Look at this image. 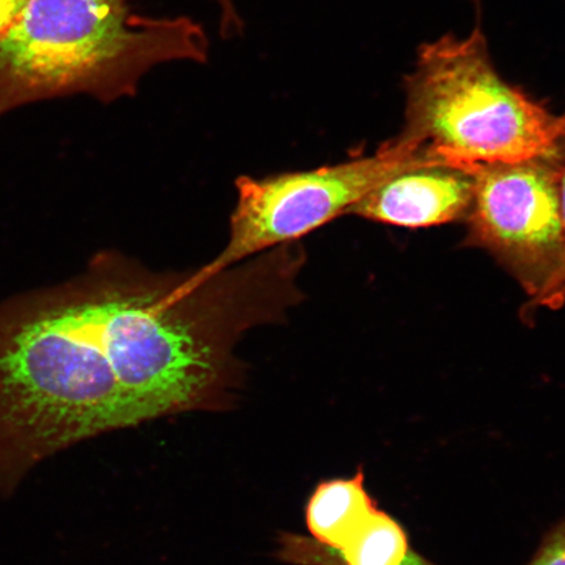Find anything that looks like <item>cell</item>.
Returning a JSON list of instances; mask_svg holds the SVG:
<instances>
[{"label": "cell", "mask_w": 565, "mask_h": 565, "mask_svg": "<svg viewBox=\"0 0 565 565\" xmlns=\"http://www.w3.org/2000/svg\"><path fill=\"white\" fill-rule=\"evenodd\" d=\"M100 253L63 285L0 303V472L162 416L227 408V312L207 288Z\"/></svg>", "instance_id": "cell-1"}, {"label": "cell", "mask_w": 565, "mask_h": 565, "mask_svg": "<svg viewBox=\"0 0 565 565\" xmlns=\"http://www.w3.org/2000/svg\"><path fill=\"white\" fill-rule=\"evenodd\" d=\"M209 52L186 17L140 15L129 0H30L0 35V117L49 98L132 97L152 68L204 63Z\"/></svg>", "instance_id": "cell-2"}, {"label": "cell", "mask_w": 565, "mask_h": 565, "mask_svg": "<svg viewBox=\"0 0 565 565\" xmlns=\"http://www.w3.org/2000/svg\"><path fill=\"white\" fill-rule=\"evenodd\" d=\"M405 116L402 134L458 171L565 158V115L501 79L479 31L423 46L407 77Z\"/></svg>", "instance_id": "cell-3"}, {"label": "cell", "mask_w": 565, "mask_h": 565, "mask_svg": "<svg viewBox=\"0 0 565 565\" xmlns=\"http://www.w3.org/2000/svg\"><path fill=\"white\" fill-rule=\"evenodd\" d=\"M430 166L441 164L429 157L418 139L401 134L371 157L265 179L238 177L228 243L210 264L188 274L186 286L194 289L258 254L299 242L348 214L393 175Z\"/></svg>", "instance_id": "cell-4"}, {"label": "cell", "mask_w": 565, "mask_h": 565, "mask_svg": "<svg viewBox=\"0 0 565 565\" xmlns=\"http://www.w3.org/2000/svg\"><path fill=\"white\" fill-rule=\"evenodd\" d=\"M565 158L477 164L468 212L472 245L489 250L520 281L532 303L561 270L564 223L561 175Z\"/></svg>", "instance_id": "cell-5"}, {"label": "cell", "mask_w": 565, "mask_h": 565, "mask_svg": "<svg viewBox=\"0 0 565 565\" xmlns=\"http://www.w3.org/2000/svg\"><path fill=\"white\" fill-rule=\"evenodd\" d=\"M472 193L469 173L441 166L414 168L381 183L348 214L399 227H429L468 215Z\"/></svg>", "instance_id": "cell-6"}, {"label": "cell", "mask_w": 565, "mask_h": 565, "mask_svg": "<svg viewBox=\"0 0 565 565\" xmlns=\"http://www.w3.org/2000/svg\"><path fill=\"white\" fill-rule=\"evenodd\" d=\"M415 553L404 526L380 507L339 548L299 534H282L277 556L296 565H408Z\"/></svg>", "instance_id": "cell-7"}, {"label": "cell", "mask_w": 565, "mask_h": 565, "mask_svg": "<svg viewBox=\"0 0 565 565\" xmlns=\"http://www.w3.org/2000/svg\"><path fill=\"white\" fill-rule=\"evenodd\" d=\"M379 507L365 489L362 468L351 478L322 480L306 505V522L312 539L330 548L342 547Z\"/></svg>", "instance_id": "cell-8"}, {"label": "cell", "mask_w": 565, "mask_h": 565, "mask_svg": "<svg viewBox=\"0 0 565 565\" xmlns=\"http://www.w3.org/2000/svg\"><path fill=\"white\" fill-rule=\"evenodd\" d=\"M527 565H565V521L543 536L540 548Z\"/></svg>", "instance_id": "cell-9"}, {"label": "cell", "mask_w": 565, "mask_h": 565, "mask_svg": "<svg viewBox=\"0 0 565 565\" xmlns=\"http://www.w3.org/2000/svg\"><path fill=\"white\" fill-rule=\"evenodd\" d=\"M561 200L564 223L563 263L559 273H557L556 275V278L554 279L553 282H551V286L547 288V291L543 294L541 298L533 303L534 307L557 309L563 307L565 303V162L561 175Z\"/></svg>", "instance_id": "cell-10"}, {"label": "cell", "mask_w": 565, "mask_h": 565, "mask_svg": "<svg viewBox=\"0 0 565 565\" xmlns=\"http://www.w3.org/2000/svg\"><path fill=\"white\" fill-rule=\"evenodd\" d=\"M218 10V24L223 38L231 39L243 32V19L238 15L235 2L233 0H212Z\"/></svg>", "instance_id": "cell-11"}, {"label": "cell", "mask_w": 565, "mask_h": 565, "mask_svg": "<svg viewBox=\"0 0 565 565\" xmlns=\"http://www.w3.org/2000/svg\"><path fill=\"white\" fill-rule=\"evenodd\" d=\"M30 0H0V35H2Z\"/></svg>", "instance_id": "cell-12"}]
</instances>
